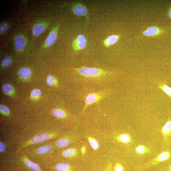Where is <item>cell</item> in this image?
<instances>
[{
    "mask_svg": "<svg viewBox=\"0 0 171 171\" xmlns=\"http://www.w3.org/2000/svg\"><path fill=\"white\" fill-rule=\"evenodd\" d=\"M74 81L81 86H93L104 88L116 80V73L102 68L82 67L73 68Z\"/></svg>",
    "mask_w": 171,
    "mask_h": 171,
    "instance_id": "6da1fadb",
    "label": "cell"
},
{
    "mask_svg": "<svg viewBox=\"0 0 171 171\" xmlns=\"http://www.w3.org/2000/svg\"><path fill=\"white\" fill-rule=\"evenodd\" d=\"M81 86L77 90L76 96L78 100H81L84 103L82 113L84 112L89 106L98 103L112 93V90L109 87L98 90L94 86Z\"/></svg>",
    "mask_w": 171,
    "mask_h": 171,
    "instance_id": "7a4b0ae2",
    "label": "cell"
},
{
    "mask_svg": "<svg viewBox=\"0 0 171 171\" xmlns=\"http://www.w3.org/2000/svg\"><path fill=\"white\" fill-rule=\"evenodd\" d=\"M171 157V150L165 151L161 152L150 161L144 163L139 167V170H142L149 167L157 165L160 163L169 159Z\"/></svg>",
    "mask_w": 171,
    "mask_h": 171,
    "instance_id": "3957f363",
    "label": "cell"
},
{
    "mask_svg": "<svg viewBox=\"0 0 171 171\" xmlns=\"http://www.w3.org/2000/svg\"><path fill=\"white\" fill-rule=\"evenodd\" d=\"M54 135L49 133H41L37 134L29 140L27 144L28 145L32 144H38L44 142L52 138Z\"/></svg>",
    "mask_w": 171,
    "mask_h": 171,
    "instance_id": "277c9868",
    "label": "cell"
},
{
    "mask_svg": "<svg viewBox=\"0 0 171 171\" xmlns=\"http://www.w3.org/2000/svg\"><path fill=\"white\" fill-rule=\"evenodd\" d=\"M72 9L76 15L79 17H87L88 14L86 7L83 2H77L74 4Z\"/></svg>",
    "mask_w": 171,
    "mask_h": 171,
    "instance_id": "5b68a950",
    "label": "cell"
},
{
    "mask_svg": "<svg viewBox=\"0 0 171 171\" xmlns=\"http://www.w3.org/2000/svg\"><path fill=\"white\" fill-rule=\"evenodd\" d=\"M163 137V143L165 146L168 145L171 140V121L170 119L162 129Z\"/></svg>",
    "mask_w": 171,
    "mask_h": 171,
    "instance_id": "8992f818",
    "label": "cell"
},
{
    "mask_svg": "<svg viewBox=\"0 0 171 171\" xmlns=\"http://www.w3.org/2000/svg\"><path fill=\"white\" fill-rule=\"evenodd\" d=\"M87 41L85 37L83 35L78 36L74 39L72 43L73 49L77 51L85 49L86 47Z\"/></svg>",
    "mask_w": 171,
    "mask_h": 171,
    "instance_id": "52a82bcc",
    "label": "cell"
},
{
    "mask_svg": "<svg viewBox=\"0 0 171 171\" xmlns=\"http://www.w3.org/2000/svg\"><path fill=\"white\" fill-rule=\"evenodd\" d=\"M164 32L163 29L156 26L148 27L146 30L143 31L144 35L147 36L156 37L161 35Z\"/></svg>",
    "mask_w": 171,
    "mask_h": 171,
    "instance_id": "ba28073f",
    "label": "cell"
},
{
    "mask_svg": "<svg viewBox=\"0 0 171 171\" xmlns=\"http://www.w3.org/2000/svg\"><path fill=\"white\" fill-rule=\"evenodd\" d=\"M59 26L57 25L48 35L46 41V45L49 47L53 45L57 38Z\"/></svg>",
    "mask_w": 171,
    "mask_h": 171,
    "instance_id": "9c48e42d",
    "label": "cell"
},
{
    "mask_svg": "<svg viewBox=\"0 0 171 171\" xmlns=\"http://www.w3.org/2000/svg\"><path fill=\"white\" fill-rule=\"evenodd\" d=\"M120 35H111L103 41V43L105 47L108 48L116 43L121 38Z\"/></svg>",
    "mask_w": 171,
    "mask_h": 171,
    "instance_id": "30bf717a",
    "label": "cell"
},
{
    "mask_svg": "<svg viewBox=\"0 0 171 171\" xmlns=\"http://www.w3.org/2000/svg\"><path fill=\"white\" fill-rule=\"evenodd\" d=\"M53 149V146L50 145H44L37 148L35 150V153L39 156L44 155L50 153Z\"/></svg>",
    "mask_w": 171,
    "mask_h": 171,
    "instance_id": "8fae6325",
    "label": "cell"
},
{
    "mask_svg": "<svg viewBox=\"0 0 171 171\" xmlns=\"http://www.w3.org/2000/svg\"><path fill=\"white\" fill-rule=\"evenodd\" d=\"M15 46L18 50H23L25 46V42L24 37L21 35L17 36L15 39Z\"/></svg>",
    "mask_w": 171,
    "mask_h": 171,
    "instance_id": "7c38bea8",
    "label": "cell"
},
{
    "mask_svg": "<svg viewBox=\"0 0 171 171\" xmlns=\"http://www.w3.org/2000/svg\"><path fill=\"white\" fill-rule=\"evenodd\" d=\"M19 76L25 79H27L30 78L31 76V70L29 68L23 67L20 69L18 71Z\"/></svg>",
    "mask_w": 171,
    "mask_h": 171,
    "instance_id": "4fadbf2b",
    "label": "cell"
},
{
    "mask_svg": "<svg viewBox=\"0 0 171 171\" xmlns=\"http://www.w3.org/2000/svg\"><path fill=\"white\" fill-rule=\"evenodd\" d=\"M46 29V26L42 24L36 25L32 29V33L35 36H38L43 32Z\"/></svg>",
    "mask_w": 171,
    "mask_h": 171,
    "instance_id": "5bb4252c",
    "label": "cell"
},
{
    "mask_svg": "<svg viewBox=\"0 0 171 171\" xmlns=\"http://www.w3.org/2000/svg\"><path fill=\"white\" fill-rule=\"evenodd\" d=\"M26 166L29 170L32 171H39L40 168L36 163L29 160L28 158H25L24 160Z\"/></svg>",
    "mask_w": 171,
    "mask_h": 171,
    "instance_id": "9a60e30c",
    "label": "cell"
},
{
    "mask_svg": "<svg viewBox=\"0 0 171 171\" xmlns=\"http://www.w3.org/2000/svg\"><path fill=\"white\" fill-rule=\"evenodd\" d=\"M117 140L122 143L129 144L132 143V137L127 134H123L119 135L117 137Z\"/></svg>",
    "mask_w": 171,
    "mask_h": 171,
    "instance_id": "2e32d148",
    "label": "cell"
},
{
    "mask_svg": "<svg viewBox=\"0 0 171 171\" xmlns=\"http://www.w3.org/2000/svg\"><path fill=\"white\" fill-rule=\"evenodd\" d=\"M52 113L54 116L59 118H64L67 116L65 111L60 109H55L52 111Z\"/></svg>",
    "mask_w": 171,
    "mask_h": 171,
    "instance_id": "e0dca14e",
    "label": "cell"
},
{
    "mask_svg": "<svg viewBox=\"0 0 171 171\" xmlns=\"http://www.w3.org/2000/svg\"><path fill=\"white\" fill-rule=\"evenodd\" d=\"M2 90L7 95H12L14 93V88L12 85L6 84L3 86Z\"/></svg>",
    "mask_w": 171,
    "mask_h": 171,
    "instance_id": "ac0fdd59",
    "label": "cell"
},
{
    "mask_svg": "<svg viewBox=\"0 0 171 171\" xmlns=\"http://www.w3.org/2000/svg\"><path fill=\"white\" fill-rule=\"evenodd\" d=\"M137 154L140 155H143L145 154L149 153L150 150L147 147L143 145L137 146L135 149Z\"/></svg>",
    "mask_w": 171,
    "mask_h": 171,
    "instance_id": "d6986e66",
    "label": "cell"
},
{
    "mask_svg": "<svg viewBox=\"0 0 171 171\" xmlns=\"http://www.w3.org/2000/svg\"><path fill=\"white\" fill-rule=\"evenodd\" d=\"M70 168L69 165L67 163H58L55 166V168L58 171H67Z\"/></svg>",
    "mask_w": 171,
    "mask_h": 171,
    "instance_id": "ffe728a7",
    "label": "cell"
},
{
    "mask_svg": "<svg viewBox=\"0 0 171 171\" xmlns=\"http://www.w3.org/2000/svg\"><path fill=\"white\" fill-rule=\"evenodd\" d=\"M70 144L68 139H62L58 140L55 143L56 146L59 148H64Z\"/></svg>",
    "mask_w": 171,
    "mask_h": 171,
    "instance_id": "44dd1931",
    "label": "cell"
},
{
    "mask_svg": "<svg viewBox=\"0 0 171 171\" xmlns=\"http://www.w3.org/2000/svg\"><path fill=\"white\" fill-rule=\"evenodd\" d=\"M76 151L73 148H68L63 151L62 153L63 156L65 157H71L75 154Z\"/></svg>",
    "mask_w": 171,
    "mask_h": 171,
    "instance_id": "7402d4cb",
    "label": "cell"
},
{
    "mask_svg": "<svg viewBox=\"0 0 171 171\" xmlns=\"http://www.w3.org/2000/svg\"><path fill=\"white\" fill-rule=\"evenodd\" d=\"M47 84L50 86L57 85L58 83L56 79L54 77L51 75L47 77Z\"/></svg>",
    "mask_w": 171,
    "mask_h": 171,
    "instance_id": "603a6c76",
    "label": "cell"
},
{
    "mask_svg": "<svg viewBox=\"0 0 171 171\" xmlns=\"http://www.w3.org/2000/svg\"><path fill=\"white\" fill-rule=\"evenodd\" d=\"M160 88L164 91L165 93L171 98V88L165 84H162L159 85Z\"/></svg>",
    "mask_w": 171,
    "mask_h": 171,
    "instance_id": "cb8c5ba5",
    "label": "cell"
},
{
    "mask_svg": "<svg viewBox=\"0 0 171 171\" xmlns=\"http://www.w3.org/2000/svg\"><path fill=\"white\" fill-rule=\"evenodd\" d=\"M42 95L41 92L39 89H35L31 92V98L33 99H37Z\"/></svg>",
    "mask_w": 171,
    "mask_h": 171,
    "instance_id": "d4e9b609",
    "label": "cell"
},
{
    "mask_svg": "<svg viewBox=\"0 0 171 171\" xmlns=\"http://www.w3.org/2000/svg\"><path fill=\"white\" fill-rule=\"evenodd\" d=\"M88 139L89 143L93 149H97L99 147V143L97 141L91 137H89Z\"/></svg>",
    "mask_w": 171,
    "mask_h": 171,
    "instance_id": "484cf974",
    "label": "cell"
},
{
    "mask_svg": "<svg viewBox=\"0 0 171 171\" xmlns=\"http://www.w3.org/2000/svg\"><path fill=\"white\" fill-rule=\"evenodd\" d=\"M0 111L1 113L5 116H8L10 114V111L8 107L3 104L0 105Z\"/></svg>",
    "mask_w": 171,
    "mask_h": 171,
    "instance_id": "4316f807",
    "label": "cell"
},
{
    "mask_svg": "<svg viewBox=\"0 0 171 171\" xmlns=\"http://www.w3.org/2000/svg\"><path fill=\"white\" fill-rule=\"evenodd\" d=\"M12 63V60L10 58L6 57L3 59L1 64L3 67L7 68Z\"/></svg>",
    "mask_w": 171,
    "mask_h": 171,
    "instance_id": "83f0119b",
    "label": "cell"
},
{
    "mask_svg": "<svg viewBox=\"0 0 171 171\" xmlns=\"http://www.w3.org/2000/svg\"><path fill=\"white\" fill-rule=\"evenodd\" d=\"M8 28V26L5 23H2L0 25V33L1 34L5 33Z\"/></svg>",
    "mask_w": 171,
    "mask_h": 171,
    "instance_id": "f1b7e54d",
    "label": "cell"
},
{
    "mask_svg": "<svg viewBox=\"0 0 171 171\" xmlns=\"http://www.w3.org/2000/svg\"><path fill=\"white\" fill-rule=\"evenodd\" d=\"M114 171H123V168L120 163H117L114 167Z\"/></svg>",
    "mask_w": 171,
    "mask_h": 171,
    "instance_id": "f546056e",
    "label": "cell"
},
{
    "mask_svg": "<svg viewBox=\"0 0 171 171\" xmlns=\"http://www.w3.org/2000/svg\"><path fill=\"white\" fill-rule=\"evenodd\" d=\"M6 149V144L1 141L0 142V151L1 152H4Z\"/></svg>",
    "mask_w": 171,
    "mask_h": 171,
    "instance_id": "4dcf8cb0",
    "label": "cell"
},
{
    "mask_svg": "<svg viewBox=\"0 0 171 171\" xmlns=\"http://www.w3.org/2000/svg\"><path fill=\"white\" fill-rule=\"evenodd\" d=\"M81 151L83 154L85 153L86 151L85 148L84 146L81 148Z\"/></svg>",
    "mask_w": 171,
    "mask_h": 171,
    "instance_id": "1f68e13d",
    "label": "cell"
},
{
    "mask_svg": "<svg viewBox=\"0 0 171 171\" xmlns=\"http://www.w3.org/2000/svg\"><path fill=\"white\" fill-rule=\"evenodd\" d=\"M168 16L171 19V7L168 12Z\"/></svg>",
    "mask_w": 171,
    "mask_h": 171,
    "instance_id": "d6a6232c",
    "label": "cell"
},
{
    "mask_svg": "<svg viewBox=\"0 0 171 171\" xmlns=\"http://www.w3.org/2000/svg\"><path fill=\"white\" fill-rule=\"evenodd\" d=\"M107 171H112V170H111V166H110L109 167V168L108 170Z\"/></svg>",
    "mask_w": 171,
    "mask_h": 171,
    "instance_id": "836d02e7",
    "label": "cell"
},
{
    "mask_svg": "<svg viewBox=\"0 0 171 171\" xmlns=\"http://www.w3.org/2000/svg\"><path fill=\"white\" fill-rule=\"evenodd\" d=\"M170 170H171V165L170 166V168H169Z\"/></svg>",
    "mask_w": 171,
    "mask_h": 171,
    "instance_id": "e575fe53",
    "label": "cell"
}]
</instances>
